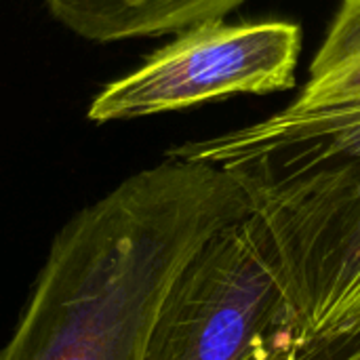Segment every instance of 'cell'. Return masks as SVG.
Here are the masks:
<instances>
[{
    "instance_id": "7a4b0ae2",
    "label": "cell",
    "mask_w": 360,
    "mask_h": 360,
    "mask_svg": "<svg viewBox=\"0 0 360 360\" xmlns=\"http://www.w3.org/2000/svg\"><path fill=\"white\" fill-rule=\"evenodd\" d=\"M169 156L215 165L243 188L268 232L291 306V354L359 293L360 97L287 105Z\"/></svg>"
},
{
    "instance_id": "5b68a950",
    "label": "cell",
    "mask_w": 360,
    "mask_h": 360,
    "mask_svg": "<svg viewBox=\"0 0 360 360\" xmlns=\"http://www.w3.org/2000/svg\"><path fill=\"white\" fill-rule=\"evenodd\" d=\"M247 0H44L53 17L91 42H118L181 32L221 19Z\"/></svg>"
},
{
    "instance_id": "3957f363",
    "label": "cell",
    "mask_w": 360,
    "mask_h": 360,
    "mask_svg": "<svg viewBox=\"0 0 360 360\" xmlns=\"http://www.w3.org/2000/svg\"><path fill=\"white\" fill-rule=\"evenodd\" d=\"M295 323L262 221L209 236L173 278L143 360H289Z\"/></svg>"
},
{
    "instance_id": "277c9868",
    "label": "cell",
    "mask_w": 360,
    "mask_h": 360,
    "mask_svg": "<svg viewBox=\"0 0 360 360\" xmlns=\"http://www.w3.org/2000/svg\"><path fill=\"white\" fill-rule=\"evenodd\" d=\"M300 53L302 32L291 21H200L105 84L86 116L93 122L133 120L230 95L287 91L295 84Z\"/></svg>"
},
{
    "instance_id": "8992f818",
    "label": "cell",
    "mask_w": 360,
    "mask_h": 360,
    "mask_svg": "<svg viewBox=\"0 0 360 360\" xmlns=\"http://www.w3.org/2000/svg\"><path fill=\"white\" fill-rule=\"evenodd\" d=\"M360 97V0H344L323 40L295 108Z\"/></svg>"
},
{
    "instance_id": "6da1fadb",
    "label": "cell",
    "mask_w": 360,
    "mask_h": 360,
    "mask_svg": "<svg viewBox=\"0 0 360 360\" xmlns=\"http://www.w3.org/2000/svg\"><path fill=\"white\" fill-rule=\"evenodd\" d=\"M251 205L224 169L167 156L55 236L0 360H143L184 264Z\"/></svg>"
},
{
    "instance_id": "52a82bcc",
    "label": "cell",
    "mask_w": 360,
    "mask_h": 360,
    "mask_svg": "<svg viewBox=\"0 0 360 360\" xmlns=\"http://www.w3.org/2000/svg\"><path fill=\"white\" fill-rule=\"evenodd\" d=\"M289 360H360V291Z\"/></svg>"
}]
</instances>
